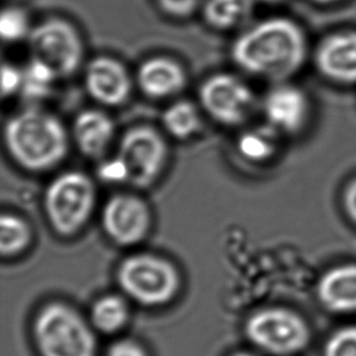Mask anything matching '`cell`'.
Returning <instances> with one entry per match:
<instances>
[{
	"label": "cell",
	"instance_id": "obj_4",
	"mask_svg": "<svg viewBox=\"0 0 356 356\" xmlns=\"http://www.w3.org/2000/svg\"><path fill=\"white\" fill-rule=\"evenodd\" d=\"M44 212L58 236L72 237L86 227L97 203V188L90 177L71 170L60 174L44 193Z\"/></svg>",
	"mask_w": 356,
	"mask_h": 356
},
{
	"label": "cell",
	"instance_id": "obj_22",
	"mask_svg": "<svg viewBox=\"0 0 356 356\" xmlns=\"http://www.w3.org/2000/svg\"><path fill=\"white\" fill-rule=\"evenodd\" d=\"M33 27L29 26V19L24 10L9 6L1 11L0 34L5 43H15L29 38Z\"/></svg>",
	"mask_w": 356,
	"mask_h": 356
},
{
	"label": "cell",
	"instance_id": "obj_1",
	"mask_svg": "<svg viewBox=\"0 0 356 356\" xmlns=\"http://www.w3.org/2000/svg\"><path fill=\"white\" fill-rule=\"evenodd\" d=\"M307 45L297 24L270 19L254 24L236 39L232 60L245 72L273 82L292 77L303 66Z\"/></svg>",
	"mask_w": 356,
	"mask_h": 356
},
{
	"label": "cell",
	"instance_id": "obj_32",
	"mask_svg": "<svg viewBox=\"0 0 356 356\" xmlns=\"http://www.w3.org/2000/svg\"><path fill=\"white\" fill-rule=\"evenodd\" d=\"M316 1H320V3H331V1H336V0H316Z\"/></svg>",
	"mask_w": 356,
	"mask_h": 356
},
{
	"label": "cell",
	"instance_id": "obj_17",
	"mask_svg": "<svg viewBox=\"0 0 356 356\" xmlns=\"http://www.w3.org/2000/svg\"><path fill=\"white\" fill-rule=\"evenodd\" d=\"M129 307L120 294H105L95 300L90 310L92 327L102 333H116L129 320Z\"/></svg>",
	"mask_w": 356,
	"mask_h": 356
},
{
	"label": "cell",
	"instance_id": "obj_18",
	"mask_svg": "<svg viewBox=\"0 0 356 356\" xmlns=\"http://www.w3.org/2000/svg\"><path fill=\"white\" fill-rule=\"evenodd\" d=\"M252 0H206L204 22L217 31H229L242 24L250 14Z\"/></svg>",
	"mask_w": 356,
	"mask_h": 356
},
{
	"label": "cell",
	"instance_id": "obj_16",
	"mask_svg": "<svg viewBox=\"0 0 356 356\" xmlns=\"http://www.w3.org/2000/svg\"><path fill=\"white\" fill-rule=\"evenodd\" d=\"M318 297L320 303L332 313H356V265H341L328 270L318 282Z\"/></svg>",
	"mask_w": 356,
	"mask_h": 356
},
{
	"label": "cell",
	"instance_id": "obj_31",
	"mask_svg": "<svg viewBox=\"0 0 356 356\" xmlns=\"http://www.w3.org/2000/svg\"><path fill=\"white\" fill-rule=\"evenodd\" d=\"M261 1H265V3H277V1H281V0H261Z\"/></svg>",
	"mask_w": 356,
	"mask_h": 356
},
{
	"label": "cell",
	"instance_id": "obj_10",
	"mask_svg": "<svg viewBox=\"0 0 356 356\" xmlns=\"http://www.w3.org/2000/svg\"><path fill=\"white\" fill-rule=\"evenodd\" d=\"M151 222L147 203L131 193L115 195L102 208V229L106 236L120 247H130L144 241L149 235Z\"/></svg>",
	"mask_w": 356,
	"mask_h": 356
},
{
	"label": "cell",
	"instance_id": "obj_27",
	"mask_svg": "<svg viewBox=\"0 0 356 356\" xmlns=\"http://www.w3.org/2000/svg\"><path fill=\"white\" fill-rule=\"evenodd\" d=\"M106 356H147L144 348L129 339L116 342L108 349Z\"/></svg>",
	"mask_w": 356,
	"mask_h": 356
},
{
	"label": "cell",
	"instance_id": "obj_15",
	"mask_svg": "<svg viewBox=\"0 0 356 356\" xmlns=\"http://www.w3.org/2000/svg\"><path fill=\"white\" fill-rule=\"evenodd\" d=\"M316 65L333 82L356 83V33L336 34L325 40L316 53Z\"/></svg>",
	"mask_w": 356,
	"mask_h": 356
},
{
	"label": "cell",
	"instance_id": "obj_21",
	"mask_svg": "<svg viewBox=\"0 0 356 356\" xmlns=\"http://www.w3.org/2000/svg\"><path fill=\"white\" fill-rule=\"evenodd\" d=\"M58 76L51 68L35 58H31L27 67L24 71V84L22 89L29 97H40L48 95L50 86Z\"/></svg>",
	"mask_w": 356,
	"mask_h": 356
},
{
	"label": "cell",
	"instance_id": "obj_2",
	"mask_svg": "<svg viewBox=\"0 0 356 356\" xmlns=\"http://www.w3.org/2000/svg\"><path fill=\"white\" fill-rule=\"evenodd\" d=\"M4 141L11 159L34 173L56 167L67 156L68 134L63 122L39 108H27L9 118Z\"/></svg>",
	"mask_w": 356,
	"mask_h": 356
},
{
	"label": "cell",
	"instance_id": "obj_25",
	"mask_svg": "<svg viewBox=\"0 0 356 356\" xmlns=\"http://www.w3.org/2000/svg\"><path fill=\"white\" fill-rule=\"evenodd\" d=\"M24 71L14 65L4 63L1 67V94L3 97H10L22 89Z\"/></svg>",
	"mask_w": 356,
	"mask_h": 356
},
{
	"label": "cell",
	"instance_id": "obj_23",
	"mask_svg": "<svg viewBox=\"0 0 356 356\" xmlns=\"http://www.w3.org/2000/svg\"><path fill=\"white\" fill-rule=\"evenodd\" d=\"M242 154L252 161H265L275 154L276 140L273 131H252L240 139Z\"/></svg>",
	"mask_w": 356,
	"mask_h": 356
},
{
	"label": "cell",
	"instance_id": "obj_28",
	"mask_svg": "<svg viewBox=\"0 0 356 356\" xmlns=\"http://www.w3.org/2000/svg\"><path fill=\"white\" fill-rule=\"evenodd\" d=\"M100 174H102V178L107 181H118V183L127 181L124 165L117 157L104 164L100 169Z\"/></svg>",
	"mask_w": 356,
	"mask_h": 356
},
{
	"label": "cell",
	"instance_id": "obj_6",
	"mask_svg": "<svg viewBox=\"0 0 356 356\" xmlns=\"http://www.w3.org/2000/svg\"><path fill=\"white\" fill-rule=\"evenodd\" d=\"M245 332L250 343L271 355H293L310 342V328L298 314L289 309H263L245 323Z\"/></svg>",
	"mask_w": 356,
	"mask_h": 356
},
{
	"label": "cell",
	"instance_id": "obj_30",
	"mask_svg": "<svg viewBox=\"0 0 356 356\" xmlns=\"http://www.w3.org/2000/svg\"><path fill=\"white\" fill-rule=\"evenodd\" d=\"M232 356H255L253 355V354H250V353H236V354H234V355Z\"/></svg>",
	"mask_w": 356,
	"mask_h": 356
},
{
	"label": "cell",
	"instance_id": "obj_20",
	"mask_svg": "<svg viewBox=\"0 0 356 356\" xmlns=\"http://www.w3.org/2000/svg\"><path fill=\"white\" fill-rule=\"evenodd\" d=\"M32 242V229L24 218L3 214L0 219V253L3 258H14L24 253Z\"/></svg>",
	"mask_w": 356,
	"mask_h": 356
},
{
	"label": "cell",
	"instance_id": "obj_26",
	"mask_svg": "<svg viewBox=\"0 0 356 356\" xmlns=\"http://www.w3.org/2000/svg\"><path fill=\"white\" fill-rule=\"evenodd\" d=\"M200 1L201 0H157L159 8L165 14L178 19H184L193 14L197 9Z\"/></svg>",
	"mask_w": 356,
	"mask_h": 356
},
{
	"label": "cell",
	"instance_id": "obj_29",
	"mask_svg": "<svg viewBox=\"0 0 356 356\" xmlns=\"http://www.w3.org/2000/svg\"><path fill=\"white\" fill-rule=\"evenodd\" d=\"M343 203L348 217L350 218V220L356 225V179H354L352 183H349L346 188Z\"/></svg>",
	"mask_w": 356,
	"mask_h": 356
},
{
	"label": "cell",
	"instance_id": "obj_14",
	"mask_svg": "<svg viewBox=\"0 0 356 356\" xmlns=\"http://www.w3.org/2000/svg\"><path fill=\"white\" fill-rule=\"evenodd\" d=\"M115 134V122L100 110H84L73 120V140L81 154L88 159H102L111 146Z\"/></svg>",
	"mask_w": 356,
	"mask_h": 356
},
{
	"label": "cell",
	"instance_id": "obj_12",
	"mask_svg": "<svg viewBox=\"0 0 356 356\" xmlns=\"http://www.w3.org/2000/svg\"><path fill=\"white\" fill-rule=\"evenodd\" d=\"M263 110L275 130L294 134L303 129L309 116V100L303 90L281 84L265 97Z\"/></svg>",
	"mask_w": 356,
	"mask_h": 356
},
{
	"label": "cell",
	"instance_id": "obj_5",
	"mask_svg": "<svg viewBox=\"0 0 356 356\" xmlns=\"http://www.w3.org/2000/svg\"><path fill=\"white\" fill-rule=\"evenodd\" d=\"M117 282L123 293L144 307H161L173 300L180 289V274L169 260L139 253L120 263Z\"/></svg>",
	"mask_w": 356,
	"mask_h": 356
},
{
	"label": "cell",
	"instance_id": "obj_19",
	"mask_svg": "<svg viewBox=\"0 0 356 356\" xmlns=\"http://www.w3.org/2000/svg\"><path fill=\"white\" fill-rule=\"evenodd\" d=\"M164 129L179 140H186L201 128V116L197 107L188 100L174 102L162 116Z\"/></svg>",
	"mask_w": 356,
	"mask_h": 356
},
{
	"label": "cell",
	"instance_id": "obj_8",
	"mask_svg": "<svg viewBox=\"0 0 356 356\" xmlns=\"http://www.w3.org/2000/svg\"><path fill=\"white\" fill-rule=\"evenodd\" d=\"M29 44L31 58L45 63L58 78L70 77L81 67L82 39L73 24L65 19H48L34 26Z\"/></svg>",
	"mask_w": 356,
	"mask_h": 356
},
{
	"label": "cell",
	"instance_id": "obj_9",
	"mask_svg": "<svg viewBox=\"0 0 356 356\" xmlns=\"http://www.w3.org/2000/svg\"><path fill=\"white\" fill-rule=\"evenodd\" d=\"M198 97L208 116L227 127L245 123L252 116L257 102L252 89L229 73H218L206 79Z\"/></svg>",
	"mask_w": 356,
	"mask_h": 356
},
{
	"label": "cell",
	"instance_id": "obj_7",
	"mask_svg": "<svg viewBox=\"0 0 356 356\" xmlns=\"http://www.w3.org/2000/svg\"><path fill=\"white\" fill-rule=\"evenodd\" d=\"M124 165L127 183L136 188H149L163 172L168 146L159 130L138 125L120 138L116 156Z\"/></svg>",
	"mask_w": 356,
	"mask_h": 356
},
{
	"label": "cell",
	"instance_id": "obj_3",
	"mask_svg": "<svg viewBox=\"0 0 356 356\" xmlns=\"http://www.w3.org/2000/svg\"><path fill=\"white\" fill-rule=\"evenodd\" d=\"M33 334L42 356H95L97 338L92 326L76 309L53 302L39 310Z\"/></svg>",
	"mask_w": 356,
	"mask_h": 356
},
{
	"label": "cell",
	"instance_id": "obj_24",
	"mask_svg": "<svg viewBox=\"0 0 356 356\" xmlns=\"http://www.w3.org/2000/svg\"><path fill=\"white\" fill-rule=\"evenodd\" d=\"M323 356H356V326L339 328L328 338Z\"/></svg>",
	"mask_w": 356,
	"mask_h": 356
},
{
	"label": "cell",
	"instance_id": "obj_13",
	"mask_svg": "<svg viewBox=\"0 0 356 356\" xmlns=\"http://www.w3.org/2000/svg\"><path fill=\"white\" fill-rule=\"evenodd\" d=\"M136 83L144 95L162 100L175 97L186 86V74L180 63L172 58L157 56L140 65Z\"/></svg>",
	"mask_w": 356,
	"mask_h": 356
},
{
	"label": "cell",
	"instance_id": "obj_11",
	"mask_svg": "<svg viewBox=\"0 0 356 356\" xmlns=\"http://www.w3.org/2000/svg\"><path fill=\"white\" fill-rule=\"evenodd\" d=\"M84 86L95 102L116 107L129 99L133 83L123 63L110 56H99L86 68Z\"/></svg>",
	"mask_w": 356,
	"mask_h": 356
}]
</instances>
